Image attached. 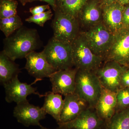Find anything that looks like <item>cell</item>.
I'll use <instances>...</instances> for the list:
<instances>
[{
  "mask_svg": "<svg viewBox=\"0 0 129 129\" xmlns=\"http://www.w3.org/2000/svg\"><path fill=\"white\" fill-rule=\"evenodd\" d=\"M3 51L13 61L25 57L39 47L40 39L36 29L23 26L4 40Z\"/></svg>",
  "mask_w": 129,
  "mask_h": 129,
  "instance_id": "cell-1",
  "label": "cell"
},
{
  "mask_svg": "<svg viewBox=\"0 0 129 129\" xmlns=\"http://www.w3.org/2000/svg\"><path fill=\"white\" fill-rule=\"evenodd\" d=\"M75 93L85 101L90 107L95 108L101 94L102 86L94 71L78 69Z\"/></svg>",
  "mask_w": 129,
  "mask_h": 129,
  "instance_id": "cell-2",
  "label": "cell"
},
{
  "mask_svg": "<svg viewBox=\"0 0 129 129\" xmlns=\"http://www.w3.org/2000/svg\"><path fill=\"white\" fill-rule=\"evenodd\" d=\"M71 45L74 67L77 69L94 71L105 61L92 52L81 32Z\"/></svg>",
  "mask_w": 129,
  "mask_h": 129,
  "instance_id": "cell-3",
  "label": "cell"
},
{
  "mask_svg": "<svg viewBox=\"0 0 129 129\" xmlns=\"http://www.w3.org/2000/svg\"><path fill=\"white\" fill-rule=\"evenodd\" d=\"M42 51L48 62L56 71L74 67L71 44L58 41L52 37Z\"/></svg>",
  "mask_w": 129,
  "mask_h": 129,
  "instance_id": "cell-4",
  "label": "cell"
},
{
  "mask_svg": "<svg viewBox=\"0 0 129 129\" xmlns=\"http://www.w3.org/2000/svg\"><path fill=\"white\" fill-rule=\"evenodd\" d=\"M52 21L53 37L58 41L72 44L81 31L78 18L56 9Z\"/></svg>",
  "mask_w": 129,
  "mask_h": 129,
  "instance_id": "cell-5",
  "label": "cell"
},
{
  "mask_svg": "<svg viewBox=\"0 0 129 129\" xmlns=\"http://www.w3.org/2000/svg\"><path fill=\"white\" fill-rule=\"evenodd\" d=\"M81 32L92 52L105 59L112 46L114 34L106 27L102 21L88 30Z\"/></svg>",
  "mask_w": 129,
  "mask_h": 129,
  "instance_id": "cell-6",
  "label": "cell"
},
{
  "mask_svg": "<svg viewBox=\"0 0 129 129\" xmlns=\"http://www.w3.org/2000/svg\"><path fill=\"white\" fill-rule=\"evenodd\" d=\"M128 67L114 61H106L94 71L103 88L117 92L120 88L122 74Z\"/></svg>",
  "mask_w": 129,
  "mask_h": 129,
  "instance_id": "cell-7",
  "label": "cell"
},
{
  "mask_svg": "<svg viewBox=\"0 0 129 129\" xmlns=\"http://www.w3.org/2000/svg\"><path fill=\"white\" fill-rule=\"evenodd\" d=\"M42 79H36L33 83L30 84L21 83L17 75L8 83L4 84L6 97L5 100L8 103L14 102L17 104L28 102L27 97L31 94L37 95L40 98L45 96V94H41L37 91V88L32 87V85L37 81L42 80Z\"/></svg>",
  "mask_w": 129,
  "mask_h": 129,
  "instance_id": "cell-8",
  "label": "cell"
},
{
  "mask_svg": "<svg viewBox=\"0 0 129 129\" xmlns=\"http://www.w3.org/2000/svg\"><path fill=\"white\" fill-rule=\"evenodd\" d=\"M106 61H114L129 67V27L123 28L114 34L112 46L105 57Z\"/></svg>",
  "mask_w": 129,
  "mask_h": 129,
  "instance_id": "cell-9",
  "label": "cell"
},
{
  "mask_svg": "<svg viewBox=\"0 0 129 129\" xmlns=\"http://www.w3.org/2000/svg\"><path fill=\"white\" fill-rule=\"evenodd\" d=\"M47 114L42 107L30 104L28 102L17 104L13 111V116L17 122L26 127H41L40 121L45 118Z\"/></svg>",
  "mask_w": 129,
  "mask_h": 129,
  "instance_id": "cell-10",
  "label": "cell"
},
{
  "mask_svg": "<svg viewBox=\"0 0 129 129\" xmlns=\"http://www.w3.org/2000/svg\"><path fill=\"white\" fill-rule=\"evenodd\" d=\"M78 69L75 68L56 71L50 76L52 91L64 96L75 92V78Z\"/></svg>",
  "mask_w": 129,
  "mask_h": 129,
  "instance_id": "cell-11",
  "label": "cell"
},
{
  "mask_svg": "<svg viewBox=\"0 0 129 129\" xmlns=\"http://www.w3.org/2000/svg\"><path fill=\"white\" fill-rule=\"evenodd\" d=\"M25 58L26 62L24 68L36 79L49 78L56 71L48 62L42 51L37 52L34 51L29 53Z\"/></svg>",
  "mask_w": 129,
  "mask_h": 129,
  "instance_id": "cell-12",
  "label": "cell"
},
{
  "mask_svg": "<svg viewBox=\"0 0 129 129\" xmlns=\"http://www.w3.org/2000/svg\"><path fill=\"white\" fill-rule=\"evenodd\" d=\"M88 107L83 111L75 119L71 122L58 124L67 129H103L106 123L96 112Z\"/></svg>",
  "mask_w": 129,
  "mask_h": 129,
  "instance_id": "cell-13",
  "label": "cell"
},
{
  "mask_svg": "<svg viewBox=\"0 0 129 129\" xmlns=\"http://www.w3.org/2000/svg\"><path fill=\"white\" fill-rule=\"evenodd\" d=\"M88 107L87 103L75 93L64 96V104L58 124L71 122Z\"/></svg>",
  "mask_w": 129,
  "mask_h": 129,
  "instance_id": "cell-14",
  "label": "cell"
},
{
  "mask_svg": "<svg viewBox=\"0 0 129 129\" xmlns=\"http://www.w3.org/2000/svg\"><path fill=\"white\" fill-rule=\"evenodd\" d=\"M124 7L118 2L104 6L103 8V23L114 34L117 33L123 28Z\"/></svg>",
  "mask_w": 129,
  "mask_h": 129,
  "instance_id": "cell-15",
  "label": "cell"
},
{
  "mask_svg": "<svg viewBox=\"0 0 129 129\" xmlns=\"http://www.w3.org/2000/svg\"><path fill=\"white\" fill-rule=\"evenodd\" d=\"M80 28L85 31L102 21V11L97 0L87 2L78 16Z\"/></svg>",
  "mask_w": 129,
  "mask_h": 129,
  "instance_id": "cell-16",
  "label": "cell"
},
{
  "mask_svg": "<svg viewBox=\"0 0 129 129\" xmlns=\"http://www.w3.org/2000/svg\"><path fill=\"white\" fill-rule=\"evenodd\" d=\"M94 108L99 117L106 124L117 111L116 92L102 88L101 94Z\"/></svg>",
  "mask_w": 129,
  "mask_h": 129,
  "instance_id": "cell-17",
  "label": "cell"
},
{
  "mask_svg": "<svg viewBox=\"0 0 129 129\" xmlns=\"http://www.w3.org/2000/svg\"><path fill=\"white\" fill-rule=\"evenodd\" d=\"M44 97L45 102L42 108L58 123L64 104L61 95L50 91L46 92Z\"/></svg>",
  "mask_w": 129,
  "mask_h": 129,
  "instance_id": "cell-18",
  "label": "cell"
},
{
  "mask_svg": "<svg viewBox=\"0 0 129 129\" xmlns=\"http://www.w3.org/2000/svg\"><path fill=\"white\" fill-rule=\"evenodd\" d=\"M18 64H16L3 51L0 53V82L3 85L8 83L20 73Z\"/></svg>",
  "mask_w": 129,
  "mask_h": 129,
  "instance_id": "cell-19",
  "label": "cell"
},
{
  "mask_svg": "<svg viewBox=\"0 0 129 129\" xmlns=\"http://www.w3.org/2000/svg\"><path fill=\"white\" fill-rule=\"evenodd\" d=\"M105 129H129V107L116 111Z\"/></svg>",
  "mask_w": 129,
  "mask_h": 129,
  "instance_id": "cell-20",
  "label": "cell"
},
{
  "mask_svg": "<svg viewBox=\"0 0 129 129\" xmlns=\"http://www.w3.org/2000/svg\"><path fill=\"white\" fill-rule=\"evenodd\" d=\"M23 26L22 19L17 14L6 18L0 19V29L6 37H9Z\"/></svg>",
  "mask_w": 129,
  "mask_h": 129,
  "instance_id": "cell-21",
  "label": "cell"
},
{
  "mask_svg": "<svg viewBox=\"0 0 129 129\" xmlns=\"http://www.w3.org/2000/svg\"><path fill=\"white\" fill-rule=\"evenodd\" d=\"M88 0H64L59 3L58 9L64 13L78 18Z\"/></svg>",
  "mask_w": 129,
  "mask_h": 129,
  "instance_id": "cell-22",
  "label": "cell"
},
{
  "mask_svg": "<svg viewBox=\"0 0 129 129\" xmlns=\"http://www.w3.org/2000/svg\"><path fill=\"white\" fill-rule=\"evenodd\" d=\"M17 2L14 0H1L0 5V19L17 15Z\"/></svg>",
  "mask_w": 129,
  "mask_h": 129,
  "instance_id": "cell-23",
  "label": "cell"
},
{
  "mask_svg": "<svg viewBox=\"0 0 129 129\" xmlns=\"http://www.w3.org/2000/svg\"><path fill=\"white\" fill-rule=\"evenodd\" d=\"M116 98L117 111L129 107V88L119 89L116 92Z\"/></svg>",
  "mask_w": 129,
  "mask_h": 129,
  "instance_id": "cell-24",
  "label": "cell"
},
{
  "mask_svg": "<svg viewBox=\"0 0 129 129\" xmlns=\"http://www.w3.org/2000/svg\"><path fill=\"white\" fill-rule=\"evenodd\" d=\"M53 15L52 12L50 9L42 13L32 15L26 19L25 21L29 23H34L40 27H43L47 21L52 18Z\"/></svg>",
  "mask_w": 129,
  "mask_h": 129,
  "instance_id": "cell-25",
  "label": "cell"
},
{
  "mask_svg": "<svg viewBox=\"0 0 129 129\" xmlns=\"http://www.w3.org/2000/svg\"><path fill=\"white\" fill-rule=\"evenodd\" d=\"M120 84V88H129V67L122 74Z\"/></svg>",
  "mask_w": 129,
  "mask_h": 129,
  "instance_id": "cell-26",
  "label": "cell"
},
{
  "mask_svg": "<svg viewBox=\"0 0 129 129\" xmlns=\"http://www.w3.org/2000/svg\"><path fill=\"white\" fill-rule=\"evenodd\" d=\"M50 9V5H44L37 6L31 8L29 9V12L32 15L40 14L45 12L46 10Z\"/></svg>",
  "mask_w": 129,
  "mask_h": 129,
  "instance_id": "cell-27",
  "label": "cell"
},
{
  "mask_svg": "<svg viewBox=\"0 0 129 129\" xmlns=\"http://www.w3.org/2000/svg\"><path fill=\"white\" fill-rule=\"evenodd\" d=\"M123 28L129 27V4L125 6L123 16Z\"/></svg>",
  "mask_w": 129,
  "mask_h": 129,
  "instance_id": "cell-28",
  "label": "cell"
},
{
  "mask_svg": "<svg viewBox=\"0 0 129 129\" xmlns=\"http://www.w3.org/2000/svg\"><path fill=\"white\" fill-rule=\"evenodd\" d=\"M40 1L45 2L47 3L48 5L51 6L55 11L57 8V1L58 0H28V2H32L35 1Z\"/></svg>",
  "mask_w": 129,
  "mask_h": 129,
  "instance_id": "cell-29",
  "label": "cell"
},
{
  "mask_svg": "<svg viewBox=\"0 0 129 129\" xmlns=\"http://www.w3.org/2000/svg\"><path fill=\"white\" fill-rule=\"evenodd\" d=\"M102 3L104 6L110 5L112 3L118 2L119 0H101Z\"/></svg>",
  "mask_w": 129,
  "mask_h": 129,
  "instance_id": "cell-30",
  "label": "cell"
},
{
  "mask_svg": "<svg viewBox=\"0 0 129 129\" xmlns=\"http://www.w3.org/2000/svg\"><path fill=\"white\" fill-rule=\"evenodd\" d=\"M118 2L121 5L125 6L129 4V0H119Z\"/></svg>",
  "mask_w": 129,
  "mask_h": 129,
  "instance_id": "cell-31",
  "label": "cell"
},
{
  "mask_svg": "<svg viewBox=\"0 0 129 129\" xmlns=\"http://www.w3.org/2000/svg\"><path fill=\"white\" fill-rule=\"evenodd\" d=\"M58 127L57 128H56L54 129H67L65 128H64V127H62V126H60V125H58ZM39 129H50L48 128H45L43 126H42L41 127H40V128Z\"/></svg>",
  "mask_w": 129,
  "mask_h": 129,
  "instance_id": "cell-32",
  "label": "cell"
},
{
  "mask_svg": "<svg viewBox=\"0 0 129 129\" xmlns=\"http://www.w3.org/2000/svg\"><path fill=\"white\" fill-rule=\"evenodd\" d=\"M23 6H25L27 3L28 2V0H19Z\"/></svg>",
  "mask_w": 129,
  "mask_h": 129,
  "instance_id": "cell-33",
  "label": "cell"
},
{
  "mask_svg": "<svg viewBox=\"0 0 129 129\" xmlns=\"http://www.w3.org/2000/svg\"><path fill=\"white\" fill-rule=\"evenodd\" d=\"M63 1H64V0H58V2H59V3H60L61 2H62Z\"/></svg>",
  "mask_w": 129,
  "mask_h": 129,
  "instance_id": "cell-34",
  "label": "cell"
},
{
  "mask_svg": "<svg viewBox=\"0 0 129 129\" xmlns=\"http://www.w3.org/2000/svg\"><path fill=\"white\" fill-rule=\"evenodd\" d=\"M103 129H105V128H104Z\"/></svg>",
  "mask_w": 129,
  "mask_h": 129,
  "instance_id": "cell-35",
  "label": "cell"
}]
</instances>
